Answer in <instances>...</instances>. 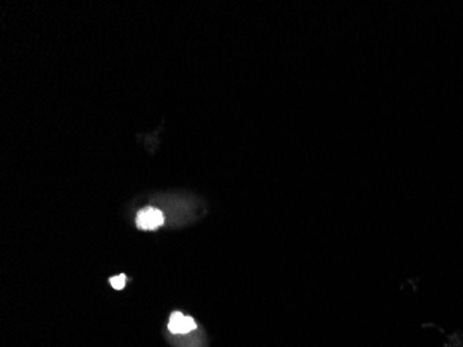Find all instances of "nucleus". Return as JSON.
<instances>
[{"label": "nucleus", "instance_id": "1", "mask_svg": "<svg viewBox=\"0 0 463 347\" xmlns=\"http://www.w3.org/2000/svg\"><path fill=\"white\" fill-rule=\"evenodd\" d=\"M164 221H165L164 214L159 210L153 207H146L138 213L136 227L142 231H155L164 224Z\"/></svg>", "mask_w": 463, "mask_h": 347}, {"label": "nucleus", "instance_id": "2", "mask_svg": "<svg viewBox=\"0 0 463 347\" xmlns=\"http://www.w3.org/2000/svg\"><path fill=\"white\" fill-rule=\"evenodd\" d=\"M197 328L196 321L192 317L183 315L182 313H174L169 318V324H168V329L172 334H188L192 332Z\"/></svg>", "mask_w": 463, "mask_h": 347}, {"label": "nucleus", "instance_id": "3", "mask_svg": "<svg viewBox=\"0 0 463 347\" xmlns=\"http://www.w3.org/2000/svg\"><path fill=\"white\" fill-rule=\"evenodd\" d=\"M125 282H126V277L124 274L110 278V284L115 291H122L125 288Z\"/></svg>", "mask_w": 463, "mask_h": 347}]
</instances>
